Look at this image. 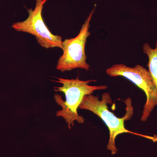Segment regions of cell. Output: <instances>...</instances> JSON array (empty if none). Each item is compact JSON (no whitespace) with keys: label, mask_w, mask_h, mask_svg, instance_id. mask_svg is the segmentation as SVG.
Returning a JSON list of instances; mask_svg holds the SVG:
<instances>
[{"label":"cell","mask_w":157,"mask_h":157,"mask_svg":"<svg viewBox=\"0 0 157 157\" xmlns=\"http://www.w3.org/2000/svg\"><path fill=\"white\" fill-rule=\"evenodd\" d=\"M58 80L55 81L61 83L63 86L54 87L56 92L63 93L66 101H63L62 97L58 94H56L54 99L56 102L62 107L61 110L58 111L56 116L61 117L64 119L68 124V127L70 129L74 126V121L78 123L82 124L85 121L83 117L78 115L77 109L81 104L85 96L92 94L96 90L107 89V86H90V82L95 80H82L77 77L76 79H65L57 78Z\"/></svg>","instance_id":"cell-1"},{"label":"cell","mask_w":157,"mask_h":157,"mask_svg":"<svg viewBox=\"0 0 157 157\" xmlns=\"http://www.w3.org/2000/svg\"><path fill=\"white\" fill-rule=\"evenodd\" d=\"M107 104H112V98L108 93L103 94L101 100L98 96L92 94L85 96L78 108L86 109L98 116L106 124L109 130V140L107 145V149L112 155L115 154L117 149L115 145V140L118 135L123 133L139 135L129 131L124 126V121L129 118V114L124 117H118L108 109Z\"/></svg>","instance_id":"cell-2"},{"label":"cell","mask_w":157,"mask_h":157,"mask_svg":"<svg viewBox=\"0 0 157 157\" xmlns=\"http://www.w3.org/2000/svg\"><path fill=\"white\" fill-rule=\"evenodd\" d=\"M106 73L111 77L122 76L133 82L145 93L146 101L143 107L140 121L145 122L157 106V89L148 70L137 65L131 67L124 64H116L107 68Z\"/></svg>","instance_id":"cell-3"},{"label":"cell","mask_w":157,"mask_h":157,"mask_svg":"<svg viewBox=\"0 0 157 157\" xmlns=\"http://www.w3.org/2000/svg\"><path fill=\"white\" fill-rule=\"evenodd\" d=\"M96 5L83 24L76 37L63 41V55L57 62V70L61 72L79 68L88 71L90 66L86 63L85 46L87 38L90 36V24L95 10Z\"/></svg>","instance_id":"cell-4"},{"label":"cell","mask_w":157,"mask_h":157,"mask_svg":"<svg viewBox=\"0 0 157 157\" xmlns=\"http://www.w3.org/2000/svg\"><path fill=\"white\" fill-rule=\"evenodd\" d=\"M47 0H36V7L33 10L28 9L29 16L25 20L13 24L12 27L18 32L35 36L40 46L46 48L58 47L63 48V41L60 36L53 35L48 29L43 19L42 11Z\"/></svg>","instance_id":"cell-5"},{"label":"cell","mask_w":157,"mask_h":157,"mask_svg":"<svg viewBox=\"0 0 157 157\" xmlns=\"http://www.w3.org/2000/svg\"><path fill=\"white\" fill-rule=\"evenodd\" d=\"M142 49L144 53L148 57V70L157 89V42L155 48H152L149 43H145L144 44Z\"/></svg>","instance_id":"cell-6"}]
</instances>
